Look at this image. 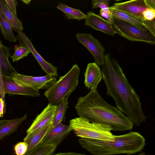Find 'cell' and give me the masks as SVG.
I'll use <instances>...</instances> for the list:
<instances>
[{
	"label": "cell",
	"instance_id": "obj_1",
	"mask_svg": "<svg viewBox=\"0 0 155 155\" xmlns=\"http://www.w3.org/2000/svg\"><path fill=\"white\" fill-rule=\"evenodd\" d=\"M101 71L107 89L106 94L114 100L117 107L134 125L139 127L146 117L142 109L140 99L129 83L122 68L110 53L105 55Z\"/></svg>",
	"mask_w": 155,
	"mask_h": 155
},
{
	"label": "cell",
	"instance_id": "obj_2",
	"mask_svg": "<svg viewBox=\"0 0 155 155\" xmlns=\"http://www.w3.org/2000/svg\"><path fill=\"white\" fill-rule=\"evenodd\" d=\"M75 108L79 117L108 126L114 131L131 130L133 127L130 120L117 107L105 101L97 89L79 97Z\"/></svg>",
	"mask_w": 155,
	"mask_h": 155
},
{
	"label": "cell",
	"instance_id": "obj_3",
	"mask_svg": "<svg viewBox=\"0 0 155 155\" xmlns=\"http://www.w3.org/2000/svg\"><path fill=\"white\" fill-rule=\"evenodd\" d=\"M78 141L82 147L94 155L134 154L141 151L146 144L144 137L136 132L114 135L113 141L81 138Z\"/></svg>",
	"mask_w": 155,
	"mask_h": 155
},
{
	"label": "cell",
	"instance_id": "obj_4",
	"mask_svg": "<svg viewBox=\"0 0 155 155\" xmlns=\"http://www.w3.org/2000/svg\"><path fill=\"white\" fill-rule=\"evenodd\" d=\"M80 73L78 66L74 64L67 74L47 88L44 94L49 104L57 106L63 99L68 98L78 84Z\"/></svg>",
	"mask_w": 155,
	"mask_h": 155
},
{
	"label": "cell",
	"instance_id": "obj_5",
	"mask_svg": "<svg viewBox=\"0 0 155 155\" xmlns=\"http://www.w3.org/2000/svg\"><path fill=\"white\" fill-rule=\"evenodd\" d=\"M69 125L76 135L81 138L103 140L113 141L114 135L108 126L103 124L91 123L80 117L71 120Z\"/></svg>",
	"mask_w": 155,
	"mask_h": 155
},
{
	"label": "cell",
	"instance_id": "obj_6",
	"mask_svg": "<svg viewBox=\"0 0 155 155\" xmlns=\"http://www.w3.org/2000/svg\"><path fill=\"white\" fill-rule=\"evenodd\" d=\"M112 25L117 34L131 41L155 44V36L149 31L142 30L131 24L114 18Z\"/></svg>",
	"mask_w": 155,
	"mask_h": 155
},
{
	"label": "cell",
	"instance_id": "obj_7",
	"mask_svg": "<svg viewBox=\"0 0 155 155\" xmlns=\"http://www.w3.org/2000/svg\"><path fill=\"white\" fill-rule=\"evenodd\" d=\"M6 94H20L37 97L40 95L39 90L16 82L12 76L0 73V95L4 98Z\"/></svg>",
	"mask_w": 155,
	"mask_h": 155
},
{
	"label": "cell",
	"instance_id": "obj_8",
	"mask_svg": "<svg viewBox=\"0 0 155 155\" xmlns=\"http://www.w3.org/2000/svg\"><path fill=\"white\" fill-rule=\"evenodd\" d=\"M76 37L78 41L86 47L92 55L95 63L102 66L105 61V48L101 43L90 34L78 33L76 34Z\"/></svg>",
	"mask_w": 155,
	"mask_h": 155
},
{
	"label": "cell",
	"instance_id": "obj_9",
	"mask_svg": "<svg viewBox=\"0 0 155 155\" xmlns=\"http://www.w3.org/2000/svg\"><path fill=\"white\" fill-rule=\"evenodd\" d=\"M12 77L19 84L37 90L47 89L56 81V77L54 76L33 77L23 75L18 72L14 74Z\"/></svg>",
	"mask_w": 155,
	"mask_h": 155
},
{
	"label": "cell",
	"instance_id": "obj_10",
	"mask_svg": "<svg viewBox=\"0 0 155 155\" xmlns=\"http://www.w3.org/2000/svg\"><path fill=\"white\" fill-rule=\"evenodd\" d=\"M16 38L19 42V45H21L28 49L35 57L42 70L47 74V75L58 76L57 68L51 63L46 61L37 52L33 47L31 40L27 37L25 33L22 31H18Z\"/></svg>",
	"mask_w": 155,
	"mask_h": 155
},
{
	"label": "cell",
	"instance_id": "obj_11",
	"mask_svg": "<svg viewBox=\"0 0 155 155\" xmlns=\"http://www.w3.org/2000/svg\"><path fill=\"white\" fill-rule=\"evenodd\" d=\"M109 8L129 14L143 20H145L143 12L146 9L149 8L145 0H133L116 3Z\"/></svg>",
	"mask_w": 155,
	"mask_h": 155
},
{
	"label": "cell",
	"instance_id": "obj_12",
	"mask_svg": "<svg viewBox=\"0 0 155 155\" xmlns=\"http://www.w3.org/2000/svg\"><path fill=\"white\" fill-rule=\"evenodd\" d=\"M57 106L49 104L36 117L26 131V136H28L53 121Z\"/></svg>",
	"mask_w": 155,
	"mask_h": 155
},
{
	"label": "cell",
	"instance_id": "obj_13",
	"mask_svg": "<svg viewBox=\"0 0 155 155\" xmlns=\"http://www.w3.org/2000/svg\"><path fill=\"white\" fill-rule=\"evenodd\" d=\"M87 15L84 25L110 35L117 34L112 26L101 16L91 11L88 12Z\"/></svg>",
	"mask_w": 155,
	"mask_h": 155
},
{
	"label": "cell",
	"instance_id": "obj_14",
	"mask_svg": "<svg viewBox=\"0 0 155 155\" xmlns=\"http://www.w3.org/2000/svg\"><path fill=\"white\" fill-rule=\"evenodd\" d=\"M72 130L69 125H66L60 123L52 127L41 143L44 144H52L57 146Z\"/></svg>",
	"mask_w": 155,
	"mask_h": 155
},
{
	"label": "cell",
	"instance_id": "obj_15",
	"mask_svg": "<svg viewBox=\"0 0 155 155\" xmlns=\"http://www.w3.org/2000/svg\"><path fill=\"white\" fill-rule=\"evenodd\" d=\"M84 84L91 90L97 89V86L102 79L101 70L95 63H88L84 74Z\"/></svg>",
	"mask_w": 155,
	"mask_h": 155
},
{
	"label": "cell",
	"instance_id": "obj_16",
	"mask_svg": "<svg viewBox=\"0 0 155 155\" xmlns=\"http://www.w3.org/2000/svg\"><path fill=\"white\" fill-rule=\"evenodd\" d=\"M53 121L47 124L39 130L28 136L24 139L28 145V149L25 154H27L40 144L44 137L53 127Z\"/></svg>",
	"mask_w": 155,
	"mask_h": 155
},
{
	"label": "cell",
	"instance_id": "obj_17",
	"mask_svg": "<svg viewBox=\"0 0 155 155\" xmlns=\"http://www.w3.org/2000/svg\"><path fill=\"white\" fill-rule=\"evenodd\" d=\"M27 117V114H25L20 118L0 120V140L16 130L19 125L26 119Z\"/></svg>",
	"mask_w": 155,
	"mask_h": 155
},
{
	"label": "cell",
	"instance_id": "obj_18",
	"mask_svg": "<svg viewBox=\"0 0 155 155\" xmlns=\"http://www.w3.org/2000/svg\"><path fill=\"white\" fill-rule=\"evenodd\" d=\"M110 9L112 10L113 18L126 22L142 30L148 31L145 25L146 20H143L127 13Z\"/></svg>",
	"mask_w": 155,
	"mask_h": 155
},
{
	"label": "cell",
	"instance_id": "obj_19",
	"mask_svg": "<svg viewBox=\"0 0 155 155\" xmlns=\"http://www.w3.org/2000/svg\"><path fill=\"white\" fill-rule=\"evenodd\" d=\"M10 55L9 48L4 46L0 40V65L2 74L12 76L17 71L13 67L8 61Z\"/></svg>",
	"mask_w": 155,
	"mask_h": 155
},
{
	"label": "cell",
	"instance_id": "obj_20",
	"mask_svg": "<svg viewBox=\"0 0 155 155\" xmlns=\"http://www.w3.org/2000/svg\"><path fill=\"white\" fill-rule=\"evenodd\" d=\"M0 9L3 12L9 21L12 30L17 32L23 30L22 22L18 18L5 0H0Z\"/></svg>",
	"mask_w": 155,
	"mask_h": 155
},
{
	"label": "cell",
	"instance_id": "obj_21",
	"mask_svg": "<svg viewBox=\"0 0 155 155\" xmlns=\"http://www.w3.org/2000/svg\"><path fill=\"white\" fill-rule=\"evenodd\" d=\"M0 28L5 39L10 42H16L18 40L13 32L11 25L3 12L0 9Z\"/></svg>",
	"mask_w": 155,
	"mask_h": 155
},
{
	"label": "cell",
	"instance_id": "obj_22",
	"mask_svg": "<svg viewBox=\"0 0 155 155\" xmlns=\"http://www.w3.org/2000/svg\"><path fill=\"white\" fill-rule=\"evenodd\" d=\"M57 8L62 11L68 19H75L78 21L85 19L87 15L79 9H74L67 5L60 3L57 6Z\"/></svg>",
	"mask_w": 155,
	"mask_h": 155
},
{
	"label": "cell",
	"instance_id": "obj_23",
	"mask_svg": "<svg viewBox=\"0 0 155 155\" xmlns=\"http://www.w3.org/2000/svg\"><path fill=\"white\" fill-rule=\"evenodd\" d=\"M68 99H63L57 106L53 119L52 127L56 126L63 121H65L66 111L68 107Z\"/></svg>",
	"mask_w": 155,
	"mask_h": 155
},
{
	"label": "cell",
	"instance_id": "obj_24",
	"mask_svg": "<svg viewBox=\"0 0 155 155\" xmlns=\"http://www.w3.org/2000/svg\"><path fill=\"white\" fill-rule=\"evenodd\" d=\"M57 147L52 144H44L41 143L24 155H51L53 154Z\"/></svg>",
	"mask_w": 155,
	"mask_h": 155
},
{
	"label": "cell",
	"instance_id": "obj_25",
	"mask_svg": "<svg viewBox=\"0 0 155 155\" xmlns=\"http://www.w3.org/2000/svg\"><path fill=\"white\" fill-rule=\"evenodd\" d=\"M14 50V54L10 57L13 62L18 61L20 59L27 56L31 52L30 50L27 48L20 45L15 46Z\"/></svg>",
	"mask_w": 155,
	"mask_h": 155
},
{
	"label": "cell",
	"instance_id": "obj_26",
	"mask_svg": "<svg viewBox=\"0 0 155 155\" xmlns=\"http://www.w3.org/2000/svg\"><path fill=\"white\" fill-rule=\"evenodd\" d=\"M109 0H93L92 1V8H100L104 11H109Z\"/></svg>",
	"mask_w": 155,
	"mask_h": 155
},
{
	"label": "cell",
	"instance_id": "obj_27",
	"mask_svg": "<svg viewBox=\"0 0 155 155\" xmlns=\"http://www.w3.org/2000/svg\"><path fill=\"white\" fill-rule=\"evenodd\" d=\"M14 151L16 155H24L28 149V145L25 141L17 143L14 146Z\"/></svg>",
	"mask_w": 155,
	"mask_h": 155
},
{
	"label": "cell",
	"instance_id": "obj_28",
	"mask_svg": "<svg viewBox=\"0 0 155 155\" xmlns=\"http://www.w3.org/2000/svg\"><path fill=\"white\" fill-rule=\"evenodd\" d=\"M142 14L145 20H152L155 17V9L147 8L143 12Z\"/></svg>",
	"mask_w": 155,
	"mask_h": 155
},
{
	"label": "cell",
	"instance_id": "obj_29",
	"mask_svg": "<svg viewBox=\"0 0 155 155\" xmlns=\"http://www.w3.org/2000/svg\"><path fill=\"white\" fill-rule=\"evenodd\" d=\"M109 11L107 12L101 10L99 14L101 16L106 19V20L112 25L113 22L114 18L112 15V10L109 8Z\"/></svg>",
	"mask_w": 155,
	"mask_h": 155
},
{
	"label": "cell",
	"instance_id": "obj_30",
	"mask_svg": "<svg viewBox=\"0 0 155 155\" xmlns=\"http://www.w3.org/2000/svg\"><path fill=\"white\" fill-rule=\"evenodd\" d=\"M10 8L16 15V7L18 4L16 0H5Z\"/></svg>",
	"mask_w": 155,
	"mask_h": 155
},
{
	"label": "cell",
	"instance_id": "obj_31",
	"mask_svg": "<svg viewBox=\"0 0 155 155\" xmlns=\"http://www.w3.org/2000/svg\"><path fill=\"white\" fill-rule=\"evenodd\" d=\"M145 1L149 8L155 9V0H145Z\"/></svg>",
	"mask_w": 155,
	"mask_h": 155
},
{
	"label": "cell",
	"instance_id": "obj_32",
	"mask_svg": "<svg viewBox=\"0 0 155 155\" xmlns=\"http://www.w3.org/2000/svg\"><path fill=\"white\" fill-rule=\"evenodd\" d=\"M4 101L2 98H0V117H2L3 116L4 106Z\"/></svg>",
	"mask_w": 155,
	"mask_h": 155
},
{
	"label": "cell",
	"instance_id": "obj_33",
	"mask_svg": "<svg viewBox=\"0 0 155 155\" xmlns=\"http://www.w3.org/2000/svg\"><path fill=\"white\" fill-rule=\"evenodd\" d=\"M51 155H88L79 153L73 152L60 153L55 154Z\"/></svg>",
	"mask_w": 155,
	"mask_h": 155
},
{
	"label": "cell",
	"instance_id": "obj_34",
	"mask_svg": "<svg viewBox=\"0 0 155 155\" xmlns=\"http://www.w3.org/2000/svg\"><path fill=\"white\" fill-rule=\"evenodd\" d=\"M21 1L23 2L24 3H25L26 4H29L31 2V0H21Z\"/></svg>",
	"mask_w": 155,
	"mask_h": 155
},
{
	"label": "cell",
	"instance_id": "obj_35",
	"mask_svg": "<svg viewBox=\"0 0 155 155\" xmlns=\"http://www.w3.org/2000/svg\"><path fill=\"white\" fill-rule=\"evenodd\" d=\"M137 155H146L144 153H140Z\"/></svg>",
	"mask_w": 155,
	"mask_h": 155
},
{
	"label": "cell",
	"instance_id": "obj_36",
	"mask_svg": "<svg viewBox=\"0 0 155 155\" xmlns=\"http://www.w3.org/2000/svg\"><path fill=\"white\" fill-rule=\"evenodd\" d=\"M1 73V68H0V73Z\"/></svg>",
	"mask_w": 155,
	"mask_h": 155
}]
</instances>
